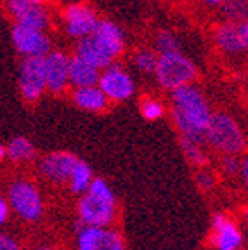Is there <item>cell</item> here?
I'll use <instances>...</instances> for the list:
<instances>
[{"instance_id":"obj_1","label":"cell","mask_w":248,"mask_h":250,"mask_svg":"<svg viewBox=\"0 0 248 250\" xmlns=\"http://www.w3.org/2000/svg\"><path fill=\"white\" fill-rule=\"evenodd\" d=\"M170 99L172 120L175 129L179 130V136L200 145H207L205 132L212 117V109L202 90L193 83H186L170 90Z\"/></svg>"},{"instance_id":"obj_2","label":"cell","mask_w":248,"mask_h":250,"mask_svg":"<svg viewBox=\"0 0 248 250\" xmlns=\"http://www.w3.org/2000/svg\"><path fill=\"white\" fill-rule=\"evenodd\" d=\"M78 221L85 226L108 228L117 215V198L109 184L101 177H94L89 189L78 200Z\"/></svg>"},{"instance_id":"obj_3","label":"cell","mask_w":248,"mask_h":250,"mask_svg":"<svg viewBox=\"0 0 248 250\" xmlns=\"http://www.w3.org/2000/svg\"><path fill=\"white\" fill-rule=\"evenodd\" d=\"M207 145L222 155H240L245 149V134L238 122L224 111L212 113L205 132Z\"/></svg>"},{"instance_id":"obj_4","label":"cell","mask_w":248,"mask_h":250,"mask_svg":"<svg viewBox=\"0 0 248 250\" xmlns=\"http://www.w3.org/2000/svg\"><path fill=\"white\" fill-rule=\"evenodd\" d=\"M198 75L194 62L183 52H167L158 54L155 77L162 89L174 90L186 83H193Z\"/></svg>"},{"instance_id":"obj_5","label":"cell","mask_w":248,"mask_h":250,"mask_svg":"<svg viewBox=\"0 0 248 250\" xmlns=\"http://www.w3.org/2000/svg\"><path fill=\"white\" fill-rule=\"evenodd\" d=\"M7 202L26 223H35L43 214V200L39 188L28 179H16L11 183L7 191Z\"/></svg>"},{"instance_id":"obj_6","label":"cell","mask_w":248,"mask_h":250,"mask_svg":"<svg viewBox=\"0 0 248 250\" xmlns=\"http://www.w3.org/2000/svg\"><path fill=\"white\" fill-rule=\"evenodd\" d=\"M97 85L106 94L109 103L127 101L134 96V90H136V83H134L130 75L127 73V70L115 61L108 68L101 70Z\"/></svg>"},{"instance_id":"obj_7","label":"cell","mask_w":248,"mask_h":250,"mask_svg":"<svg viewBox=\"0 0 248 250\" xmlns=\"http://www.w3.org/2000/svg\"><path fill=\"white\" fill-rule=\"evenodd\" d=\"M47 90L45 61L39 56L23 58L20 64V92L24 101L33 103Z\"/></svg>"},{"instance_id":"obj_8","label":"cell","mask_w":248,"mask_h":250,"mask_svg":"<svg viewBox=\"0 0 248 250\" xmlns=\"http://www.w3.org/2000/svg\"><path fill=\"white\" fill-rule=\"evenodd\" d=\"M11 37L14 49L23 58H31V56L45 58L51 52V39L42 30H35V28L16 23L12 26Z\"/></svg>"},{"instance_id":"obj_9","label":"cell","mask_w":248,"mask_h":250,"mask_svg":"<svg viewBox=\"0 0 248 250\" xmlns=\"http://www.w3.org/2000/svg\"><path fill=\"white\" fill-rule=\"evenodd\" d=\"M212 247L213 250H241L243 233L240 226L224 212L212 217Z\"/></svg>"},{"instance_id":"obj_10","label":"cell","mask_w":248,"mask_h":250,"mask_svg":"<svg viewBox=\"0 0 248 250\" xmlns=\"http://www.w3.org/2000/svg\"><path fill=\"white\" fill-rule=\"evenodd\" d=\"M62 21H64L68 35H71L73 39H82L96 30L99 18L96 11L90 9L89 5L77 2V4L66 5V9L62 11Z\"/></svg>"},{"instance_id":"obj_11","label":"cell","mask_w":248,"mask_h":250,"mask_svg":"<svg viewBox=\"0 0 248 250\" xmlns=\"http://www.w3.org/2000/svg\"><path fill=\"white\" fill-rule=\"evenodd\" d=\"M78 158L71 151H52L39 162V172L52 184H66Z\"/></svg>"},{"instance_id":"obj_12","label":"cell","mask_w":248,"mask_h":250,"mask_svg":"<svg viewBox=\"0 0 248 250\" xmlns=\"http://www.w3.org/2000/svg\"><path fill=\"white\" fill-rule=\"evenodd\" d=\"M45 61L47 90L61 94L70 85V58L62 51H51L43 58Z\"/></svg>"},{"instance_id":"obj_13","label":"cell","mask_w":248,"mask_h":250,"mask_svg":"<svg viewBox=\"0 0 248 250\" xmlns=\"http://www.w3.org/2000/svg\"><path fill=\"white\" fill-rule=\"evenodd\" d=\"M7 9L16 23L24 26L45 31L51 24L49 12L39 4H31L28 0H7Z\"/></svg>"},{"instance_id":"obj_14","label":"cell","mask_w":248,"mask_h":250,"mask_svg":"<svg viewBox=\"0 0 248 250\" xmlns=\"http://www.w3.org/2000/svg\"><path fill=\"white\" fill-rule=\"evenodd\" d=\"M75 54L80 56L83 61L90 62L92 66L104 70L115 61V56L106 49V45L94 35V31L90 35H85L78 39V43L75 47Z\"/></svg>"},{"instance_id":"obj_15","label":"cell","mask_w":248,"mask_h":250,"mask_svg":"<svg viewBox=\"0 0 248 250\" xmlns=\"http://www.w3.org/2000/svg\"><path fill=\"white\" fill-rule=\"evenodd\" d=\"M213 43L226 56H236L245 52L238 23H233V21H222L213 28Z\"/></svg>"},{"instance_id":"obj_16","label":"cell","mask_w":248,"mask_h":250,"mask_svg":"<svg viewBox=\"0 0 248 250\" xmlns=\"http://www.w3.org/2000/svg\"><path fill=\"white\" fill-rule=\"evenodd\" d=\"M71 99L80 109L92 111V113H103L109 106V99L106 94L99 89V85L77 87L71 94Z\"/></svg>"},{"instance_id":"obj_17","label":"cell","mask_w":248,"mask_h":250,"mask_svg":"<svg viewBox=\"0 0 248 250\" xmlns=\"http://www.w3.org/2000/svg\"><path fill=\"white\" fill-rule=\"evenodd\" d=\"M94 35L104 43L106 49H108L115 58H118V56L125 51L124 31L120 30V26H118L117 23H113V21H109V20H99L96 30H94Z\"/></svg>"},{"instance_id":"obj_18","label":"cell","mask_w":248,"mask_h":250,"mask_svg":"<svg viewBox=\"0 0 248 250\" xmlns=\"http://www.w3.org/2000/svg\"><path fill=\"white\" fill-rule=\"evenodd\" d=\"M101 70L92 66L90 62L83 61L80 56H71L70 58V85L77 87H89L97 85L99 82Z\"/></svg>"},{"instance_id":"obj_19","label":"cell","mask_w":248,"mask_h":250,"mask_svg":"<svg viewBox=\"0 0 248 250\" xmlns=\"http://www.w3.org/2000/svg\"><path fill=\"white\" fill-rule=\"evenodd\" d=\"M92 179H94V174H92L90 165L78 158L70 179H68V188H70V191L75 193V195H83V193L89 189Z\"/></svg>"},{"instance_id":"obj_20","label":"cell","mask_w":248,"mask_h":250,"mask_svg":"<svg viewBox=\"0 0 248 250\" xmlns=\"http://www.w3.org/2000/svg\"><path fill=\"white\" fill-rule=\"evenodd\" d=\"M5 153L11 162H30L35 158L37 149L30 139L26 137H14V139L5 146Z\"/></svg>"},{"instance_id":"obj_21","label":"cell","mask_w":248,"mask_h":250,"mask_svg":"<svg viewBox=\"0 0 248 250\" xmlns=\"http://www.w3.org/2000/svg\"><path fill=\"white\" fill-rule=\"evenodd\" d=\"M94 250H125V242L120 233L111 228H97Z\"/></svg>"},{"instance_id":"obj_22","label":"cell","mask_w":248,"mask_h":250,"mask_svg":"<svg viewBox=\"0 0 248 250\" xmlns=\"http://www.w3.org/2000/svg\"><path fill=\"white\" fill-rule=\"evenodd\" d=\"M224 21L241 23L248 20V0H227L219 7Z\"/></svg>"},{"instance_id":"obj_23","label":"cell","mask_w":248,"mask_h":250,"mask_svg":"<svg viewBox=\"0 0 248 250\" xmlns=\"http://www.w3.org/2000/svg\"><path fill=\"white\" fill-rule=\"evenodd\" d=\"M181 149L186 155V158L194 165V167H207L208 164V156L205 153V145H200V143H194V141L184 139L181 137Z\"/></svg>"},{"instance_id":"obj_24","label":"cell","mask_w":248,"mask_h":250,"mask_svg":"<svg viewBox=\"0 0 248 250\" xmlns=\"http://www.w3.org/2000/svg\"><path fill=\"white\" fill-rule=\"evenodd\" d=\"M132 61H134V66L137 68V71L144 75H155L158 54L151 49H139V51L134 52Z\"/></svg>"},{"instance_id":"obj_25","label":"cell","mask_w":248,"mask_h":250,"mask_svg":"<svg viewBox=\"0 0 248 250\" xmlns=\"http://www.w3.org/2000/svg\"><path fill=\"white\" fill-rule=\"evenodd\" d=\"M155 47L158 54H167V52H179L181 43L179 39L172 33L170 30H160L155 35Z\"/></svg>"},{"instance_id":"obj_26","label":"cell","mask_w":248,"mask_h":250,"mask_svg":"<svg viewBox=\"0 0 248 250\" xmlns=\"http://www.w3.org/2000/svg\"><path fill=\"white\" fill-rule=\"evenodd\" d=\"M139 109H141V115L149 122L160 120V118L165 115V106H163V103H160L158 99H155V98L143 99L139 104Z\"/></svg>"},{"instance_id":"obj_27","label":"cell","mask_w":248,"mask_h":250,"mask_svg":"<svg viewBox=\"0 0 248 250\" xmlns=\"http://www.w3.org/2000/svg\"><path fill=\"white\" fill-rule=\"evenodd\" d=\"M196 183L200 184L203 191H210V189H213L217 181H215V176H213L212 170H208L207 167H200V170L196 172Z\"/></svg>"},{"instance_id":"obj_28","label":"cell","mask_w":248,"mask_h":250,"mask_svg":"<svg viewBox=\"0 0 248 250\" xmlns=\"http://www.w3.org/2000/svg\"><path fill=\"white\" fill-rule=\"evenodd\" d=\"M240 164H241V160H238L236 155H224V158H222V162H221V168L226 176L233 177L240 174Z\"/></svg>"},{"instance_id":"obj_29","label":"cell","mask_w":248,"mask_h":250,"mask_svg":"<svg viewBox=\"0 0 248 250\" xmlns=\"http://www.w3.org/2000/svg\"><path fill=\"white\" fill-rule=\"evenodd\" d=\"M0 250H21V249L14 238H11L5 233H0Z\"/></svg>"},{"instance_id":"obj_30","label":"cell","mask_w":248,"mask_h":250,"mask_svg":"<svg viewBox=\"0 0 248 250\" xmlns=\"http://www.w3.org/2000/svg\"><path fill=\"white\" fill-rule=\"evenodd\" d=\"M9 214H11V205H9L5 196L0 195V226H4L7 223Z\"/></svg>"},{"instance_id":"obj_31","label":"cell","mask_w":248,"mask_h":250,"mask_svg":"<svg viewBox=\"0 0 248 250\" xmlns=\"http://www.w3.org/2000/svg\"><path fill=\"white\" fill-rule=\"evenodd\" d=\"M238 30H240V39L241 43H243L245 52H248V20L238 23Z\"/></svg>"},{"instance_id":"obj_32","label":"cell","mask_w":248,"mask_h":250,"mask_svg":"<svg viewBox=\"0 0 248 250\" xmlns=\"http://www.w3.org/2000/svg\"><path fill=\"white\" fill-rule=\"evenodd\" d=\"M240 176H241V179H243L245 188L248 189V156H245L240 164Z\"/></svg>"},{"instance_id":"obj_33","label":"cell","mask_w":248,"mask_h":250,"mask_svg":"<svg viewBox=\"0 0 248 250\" xmlns=\"http://www.w3.org/2000/svg\"><path fill=\"white\" fill-rule=\"evenodd\" d=\"M203 5H207V7H213V9H219L222 4H226L227 0H200Z\"/></svg>"},{"instance_id":"obj_34","label":"cell","mask_w":248,"mask_h":250,"mask_svg":"<svg viewBox=\"0 0 248 250\" xmlns=\"http://www.w3.org/2000/svg\"><path fill=\"white\" fill-rule=\"evenodd\" d=\"M243 223H245V228H247V234H248V205L243 208Z\"/></svg>"},{"instance_id":"obj_35","label":"cell","mask_w":248,"mask_h":250,"mask_svg":"<svg viewBox=\"0 0 248 250\" xmlns=\"http://www.w3.org/2000/svg\"><path fill=\"white\" fill-rule=\"evenodd\" d=\"M4 158H7V153H5V146L0 145V162L4 160Z\"/></svg>"},{"instance_id":"obj_36","label":"cell","mask_w":248,"mask_h":250,"mask_svg":"<svg viewBox=\"0 0 248 250\" xmlns=\"http://www.w3.org/2000/svg\"><path fill=\"white\" fill-rule=\"evenodd\" d=\"M28 2H31V4H39V5H42L45 0H28Z\"/></svg>"},{"instance_id":"obj_37","label":"cell","mask_w":248,"mask_h":250,"mask_svg":"<svg viewBox=\"0 0 248 250\" xmlns=\"http://www.w3.org/2000/svg\"><path fill=\"white\" fill-rule=\"evenodd\" d=\"M35 250H56V249H52V247H37Z\"/></svg>"},{"instance_id":"obj_38","label":"cell","mask_w":248,"mask_h":250,"mask_svg":"<svg viewBox=\"0 0 248 250\" xmlns=\"http://www.w3.org/2000/svg\"><path fill=\"white\" fill-rule=\"evenodd\" d=\"M172 2H184V0H172Z\"/></svg>"}]
</instances>
